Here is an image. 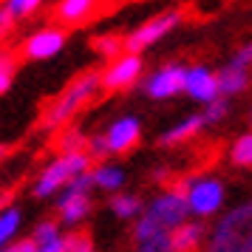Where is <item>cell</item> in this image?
<instances>
[{
    "label": "cell",
    "instance_id": "obj_21",
    "mask_svg": "<svg viewBox=\"0 0 252 252\" xmlns=\"http://www.w3.org/2000/svg\"><path fill=\"white\" fill-rule=\"evenodd\" d=\"M29 238L34 241L37 247H43V244H51V241L63 238V227H60V221H51V218H46V221H37Z\"/></svg>",
    "mask_w": 252,
    "mask_h": 252
},
{
    "label": "cell",
    "instance_id": "obj_8",
    "mask_svg": "<svg viewBox=\"0 0 252 252\" xmlns=\"http://www.w3.org/2000/svg\"><path fill=\"white\" fill-rule=\"evenodd\" d=\"M142 71H145V60L142 54L133 51H122L116 60H111L102 71V88L105 91H127L142 80Z\"/></svg>",
    "mask_w": 252,
    "mask_h": 252
},
{
    "label": "cell",
    "instance_id": "obj_20",
    "mask_svg": "<svg viewBox=\"0 0 252 252\" xmlns=\"http://www.w3.org/2000/svg\"><path fill=\"white\" fill-rule=\"evenodd\" d=\"M94 51L99 54L102 60H116L122 51H125V37H119V34H99V37H94Z\"/></svg>",
    "mask_w": 252,
    "mask_h": 252
},
{
    "label": "cell",
    "instance_id": "obj_22",
    "mask_svg": "<svg viewBox=\"0 0 252 252\" xmlns=\"http://www.w3.org/2000/svg\"><path fill=\"white\" fill-rule=\"evenodd\" d=\"M60 153H74V150H88V136L82 130H74V127H65L63 136L57 142Z\"/></svg>",
    "mask_w": 252,
    "mask_h": 252
},
{
    "label": "cell",
    "instance_id": "obj_16",
    "mask_svg": "<svg viewBox=\"0 0 252 252\" xmlns=\"http://www.w3.org/2000/svg\"><path fill=\"white\" fill-rule=\"evenodd\" d=\"M99 0H60L57 3V20L63 26H77L88 20Z\"/></svg>",
    "mask_w": 252,
    "mask_h": 252
},
{
    "label": "cell",
    "instance_id": "obj_15",
    "mask_svg": "<svg viewBox=\"0 0 252 252\" xmlns=\"http://www.w3.org/2000/svg\"><path fill=\"white\" fill-rule=\"evenodd\" d=\"M201 127H207L204 114H187L184 119H179L173 127H167V130L161 133L159 145H161V148H176V145H184V142H187V139H193Z\"/></svg>",
    "mask_w": 252,
    "mask_h": 252
},
{
    "label": "cell",
    "instance_id": "obj_28",
    "mask_svg": "<svg viewBox=\"0 0 252 252\" xmlns=\"http://www.w3.org/2000/svg\"><path fill=\"white\" fill-rule=\"evenodd\" d=\"M12 23H14V17H12L9 12H6L3 6H0V37H6V34H9V29H12Z\"/></svg>",
    "mask_w": 252,
    "mask_h": 252
},
{
    "label": "cell",
    "instance_id": "obj_19",
    "mask_svg": "<svg viewBox=\"0 0 252 252\" xmlns=\"http://www.w3.org/2000/svg\"><path fill=\"white\" fill-rule=\"evenodd\" d=\"M229 161L235 167H252V130L235 136V142L229 145Z\"/></svg>",
    "mask_w": 252,
    "mask_h": 252
},
{
    "label": "cell",
    "instance_id": "obj_11",
    "mask_svg": "<svg viewBox=\"0 0 252 252\" xmlns=\"http://www.w3.org/2000/svg\"><path fill=\"white\" fill-rule=\"evenodd\" d=\"M184 94L198 105H210L221 96V88H218V71H213L210 65H190L187 68V85H184Z\"/></svg>",
    "mask_w": 252,
    "mask_h": 252
},
{
    "label": "cell",
    "instance_id": "obj_5",
    "mask_svg": "<svg viewBox=\"0 0 252 252\" xmlns=\"http://www.w3.org/2000/svg\"><path fill=\"white\" fill-rule=\"evenodd\" d=\"M179 190L187 198V207H190V216L204 221V218H218L221 210H224V201H227V187L221 179L216 176H187L176 184Z\"/></svg>",
    "mask_w": 252,
    "mask_h": 252
},
{
    "label": "cell",
    "instance_id": "obj_33",
    "mask_svg": "<svg viewBox=\"0 0 252 252\" xmlns=\"http://www.w3.org/2000/svg\"><path fill=\"white\" fill-rule=\"evenodd\" d=\"M0 210H3V198H0Z\"/></svg>",
    "mask_w": 252,
    "mask_h": 252
},
{
    "label": "cell",
    "instance_id": "obj_29",
    "mask_svg": "<svg viewBox=\"0 0 252 252\" xmlns=\"http://www.w3.org/2000/svg\"><path fill=\"white\" fill-rule=\"evenodd\" d=\"M37 252H65V235L57 241H51V244H43V247H37Z\"/></svg>",
    "mask_w": 252,
    "mask_h": 252
},
{
    "label": "cell",
    "instance_id": "obj_7",
    "mask_svg": "<svg viewBox=\"0 0 252 252\" xmlns=\"http://www.w3.org/2000/svg\"><path fill=\"white\" fill-rule=\"evenodd\" d=\"M184 85H187V65L182 63H164L156 71H150L142 82L150 99H173L184 94Z\"/></svg>",
    "mask_w": 252,
    "mask_h": 252
},
{
    "label": "cell",
    "instance_id": "obj_14",
    "mask_svg": "<svg viewBox=\"0 0 252 252\" xmlns=\"http://www.w3.org/2000/svg\"><path fill=\"white\" fill-rule=\"evenodd\" d=\"M91 179H94V187L102 190V193H122L127 173L116 161H96L91 167Z\"/></svg>",
    "mask_w": 252,
    "mask_h": 252
},
{
    "label": "cell",
    "instance_id": "obj_17",
    "mask_svg": "<svg viewBox=\"0 0 252 252\" xmlns=\"http://www.w3.org/2000/svg\"><path fill=\"white\" fill-rule=\"evenodd\" d=\"M108 207H111V213H114L119 221H136V218L142 216V210H145V201H142L139 195L125 193V190H122V193L111 195Z\"/></svg>",
    "mask_w": 252,
    "mask_h": 252
},
{
    "label": "cell",
    "instance_id": "obj_31",
    "mask_svg": "<svg viewBox=\"0 0 252 252\" xmlns=\"http://www.w3.org/2000/svg\"><path fill=\"white\" fill-rule=\"evenodd\" d=\"M153 179H156V182H167V167H159V170H156V176H153Z\"/></svg>",
    "mask_w": 252,
    "mask_h": 252
},
{
    "label": "cell",
    "instance_id": "obj_9",
    "mask_svg": "<svg viewBox=\"0 0 252 252\" xmlns=\"http://www.w3.org/2000/svg\"><path fill=\"white\" fill-rule=\"evenodd\" d=\"M65 32L60 29V26H43V29H37L32 34L23 40V46H20V54L23 60H32V63H43V60H51L57 57L60 51L65 48Z\"/></svg>",
    "mask_w": 252,
    "mask_h": 252
},
{
    "label": "cell",
    "instance_id": "obj_24",
    "mask_svg": "<svg viewBox=\"0 0 252 252\" xmlns=\"http://www.w3.org/2000/svg\"><path fill=\"white\" fill-rule=\"evenodd\" d=\"M133 252H176V250H173L170 232H164V235H153V238L136 241L133 244Z\"/></svg>",
    "mask_w": 252,
    "mask_h": 252
},
{
    "label": "cell",
    "instance_id": "obj_10",
    "mask_svg": "<svg viewBox=\"0 0 252 252\" xmlns=\"http://www.w3.org/2000/svg\"><path fill=\"white\" fill-rule=\"evenodd\" d=\"M139 139H142V122H139V116H133V114L116 116L114 122L108 125V130H105V142H108L111 156L130 153V150L139 145Z\"/></svg>",
    "mask_w": 252,
    "mask_h": 252
},
{
    "label": "cell",
    "instance_id": "obj_18",
    "mask_svg": "<svg viewBox=\"0 0 252 252\" xmlns=\"http://www.w3.org/2000/svg\"><path fill=\"white\" fill-rule=\"evenodd\" d=\"M20 224H23V210H20V207L9 204V207L0 210V250L17 241Z\"/></svg>",
    "mask_w": 252,
    "mask_h": 252
},
{
    "label": "cell",
    "instance_id": "obj_12",
    "mask_svg": "<svg viewBox=\"0 0 252 252\" xmlns=\"http://www.w3.org/2000/svg\"><path fill=\"white\" fill-rule=\"evenodd\" d=\"M207 238H210V232H207L204 221H198V218H187L184 224H179L170 232L176 252H204Z\"/></svg>",
    "mask_w": 252,
    "mask_h": 252
},
{
    "label": "cell",
    "instance_id": "obj_26",
    "mask_svg": "<svg viewBox=\"0 0 252 252\" xmlns=\"http://www.w3.org/2000/svg\"><path fill=\"white\" fill-rule=\"evenodd\" d=\"M65 252H96V247H94V238L88 232L71 229L65 235Z\"/></svg>",
    "mask_w": 252,
    "mask_h": 252
},
{
    "label": "cell",
    "instance_id": "obj_6",
    "mask_svg": "<svg viewBox=\"0 0 252 252\" xmlns=\"http://www.w3.org/2000/svg\"><path fill=\"white\" fill-rule=\"evenodd\" d=\"M179 23H182V14L179 12H164V14L150 17V20L136 26V29L125 37V51H133V54L148 51V48H153L156 43H161Z\"/></svg>",
    "mask_w": 252,
    "mask_h": 252
},
{
    "label": "cell",
    "instance_id": "obj_23",
    "mask_svg": "<svg viewBox=\"0 0 252 252\" xmlns=\"http://www.w3.org/2000/svg\"><path fill=\"white\" fill-rule=\"evenodd\" d=\"M0 6L12 14L14 20H26L29 14H34L37 9L43 6V0H3Z\"/></svg>",
    "mask_w": 252,
    "mask_h": 252
},
{
    "label": "cell",
    "instance_id": "obj_27",
    "mask_svg": "<svg viewBox=\"0 0 252 252\" xmlns=\"http://www.w3.org/2000/svg\"><path fill=\"white\" fill-rule=\"evenodd\" d=\"M0 252H37V244L32 238L26 241H14V244H9V247H3Z\"/></svg>",
    "mask_w": 252,
    "mask_h": 252
},
{
    "label": "cell",
    "instance_id": "obj_3",
    "mask_svg": "<svg viewBox=\"0 0 252 252\" xmlns=\"http://www.w3.org/2000/svg\"><path fill=\"white\" fill-rule=\"evenodd\" d=\"M99 88H102V74H99V71H85V74H80V77L46 108V114H43V127H46V130H57V127L68 125L71 119L96 96Z\"/></svg>",
    "mask_w": 252,
    "mask_h": 252
},
{
    "label": "cell",
    "instance_id": "obj_13",
    "mask_svg": "<svg viewBox=\"0 0 252 252\" xmlns=\"http://www.w3.org/2000/svg\"><path fill=\"white\" fill-rule=\"evenodd\" d=\"M250 82H252V68L238 63V60H229L227 65L218 68V88H221V96H227V99L244 94L250 88Z\"/></svg>",
    "mask_w": 252,
    "mask_h": 252
},
{
    "label": "cell",
    "instance_id": "obj_32",
    "mask_svg": "<svg viewBox=\"0 0 252 252\" xmlns=\"http://www.w3.org/2000/svg\"><path fill=\"white\" fill-rule=\"evenodd\" d=\"M250 125H252V111H250Z\"/></svg>",
    "mask_w": 252,
    "mask_h": 252
},
{
    "label": "cell",
    "instance_id": "obj_25",
    "mask_svg": "<svg viewBox=\"0 0 252 252\" xmlns=\"http://www.w3.org/2000/svg\"><path fill=\"white\" fill-rule=\"evenodd\" d=\"M204 122L207 125H221L224 119L229 116V99L227 96H218L216 102H210V105H204Z\"/></svg>",
    "mask_w": 252,
    "mask_h": 252
},
{
    "label": "cell",
    "instance_id": "obj_30",
    "mask_svg": "<svg viewBox=\"0 0 252 252\" xmlns=\"http://www.w3.org/2000/svg\"><path fill=\"white\" fill-rule=\"evenodd\" d=\"M12 68H14L12 54H0V82H3V77H6V74H9Z\"/></svg>",
    "mask_w": 252,
    "mask_h": 252
},
{
    "label": "cell",
    "instance_id": "obj_4",
    "mask_svg": "<svg viewBox=\"0 0 252 252\" xmlns=\"http://www.w3.org/2000/svg\"><path fill=\"white\" fill-rule=\"evenodd\" d=\"M94 159L88 150H74V153H60L57 159H51L43 167V173L32 184V195L34 198H57V193L68 182H74L80 173L91 170Z\"/></svg>",
    "mask_w": 252,
    "mask_h": 252
},
{
    "label": "cell",
    "instance_id": "obj_1",
    "mask_svg": "<svg viewBox=\"0 0 252 252\" xmlns=\"http://www.w3.org/2000/svg\"><path fill=\"white\" fill-rule=\"evenodd\" d=\"M190 216V207H187V198L179 187H167V190H159V193L150 198L142 216L133 221V244L145 238H153V235H164V232H173V229L184 224Z\"/></svg>",
    "mask_w": 252,
    "mask_h": 252
},
{
    "label": "cell",
    "instance_id": "obj_2",
    "mask_svg": "<svg viewBox=\"0 0 252 252\" xmlns=\"http://www.w3.org/2000/svg\"><path fill=\"white\" fill-rule=\"evenodd\" d=\"M204 252H252V198L216 218Z\"/></svg>",
    "mask_w": 252,
    "mask_h": 252
}]
</instances>
